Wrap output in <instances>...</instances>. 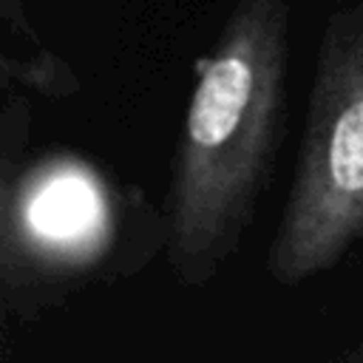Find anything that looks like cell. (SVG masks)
<instances>
[{
    "mask_svg": "<svg viewBox=\"0 0 363 363\" xmlns=\"http://www.w3.org/2000/svg\"><path fill=\"white\" fill-rule=\"evenodd\" d=\"M284 0H244L201 65L170 173L162 244L201 286L235 255L284 136Z\"/></svg>",
    "mask_w": 363,
    "mask_h": 363,
    "instance_id": "6da1fadb",
    "label": "cell"
},
{
    "mask_svg": "<svg viewBox=\"0 0 363 363\" xmlns=\"http://www.w3.org/2000/svg\"><path fill=\"white\" fill-rule=\"evenodd\" d=\"M363 244V17H335L315 71L298 167L267 250L275 284L298 286Z\"/></svg>",
    "mask_w": 363,
    "mask_h": 363,
    "instance_id": "7a4b0ae2",
    "label": "cell"
},
{
    "mask_svg": "<svg viewBox=\"0 0 363 363\" xmlns=\"http://www.w3.org/2000/svg\"><path fill=\"white\" fill-rule=\"evenodd\" d=\"M128 207L88 162L60 156L3 176V295L45 303L108 269L119 210Z\"/></svg>",
    "mask_w": 363,
    "mask_h": 363,
    "instance_id": "3957f363",
    "label": "cell"
}]
</instances>
